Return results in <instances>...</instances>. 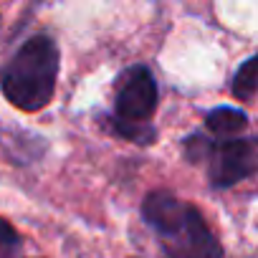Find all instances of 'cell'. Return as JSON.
<instances>
[{
  "instance_id": "6da1fadb",
  "label": "cell",
  "mask_w": 258,
  "mask_h": 258,
  "mask_svg": "<svg viewBox=\"0 0 258 258\" xmlns=\"http://www.w3.org/2000/svg\"><path fill=\"white\" fill-rule=\"evenodd\" d=\"M142 220L165 258H223V245L198 205L170 190H152L142 200Z\"/></svg>"
},
{
  "instance_id": "7a4b0ae2",
  "label": "cell",
  "mask_w": 258,
  "mask_h": 258,
  "mask_svg": "<svg viewBox=\"0 0 258 258\" xmlns=\"http://www.w3.org/2000/svg\"><path fill=\"white\" fill-rule=\"evenodd\" d=\"M58 61V43L48 33L31 36L6 66L0 91L21 111H41L56 94Z\"/></svg>"
},
{
  "instance_id": "3957f363",
  "label": "cell",
  "mask_w": 258,
  "mask_h": 258,
  "mask_svg": "<svg viewBox=\"0 0 258 258\" xmlns=\"http://www.w3.org/2000/svg\"><path fill=\"white\" fill-rule=\"evenodd\" d=\"M160 91L152 71L142 63L124 69L114 84V119L119 124H150L157 111Z\"/></svg>"
},
{
  "instance_id": "277c9868",
  "label": "cell",
  "mask_w": 258,
  "mask_h": 258,
  "mask_svg": "<svg viewBox=\"0 0 258 258\" xmlns=\"http://www.w3.org/2000/svg\"><path fill=\"white\" fill-rule=\"evenodd\" d=\"M208 180L215 190L235 187L238 182L248 180L258 167V147L253 137H228V140H210L208 142Z\"/></svg>"
},
{
  "instance_id": "5b68a950",
  "label": "cell",
  "mask_w": 258,
  "mask_h": 258,
  "mask_svg": "<svg viewBox=\"0 0 258 258\" xmlns=\"http://www.w3.org/2000/svg\"><path fill=\"white\" fill-rule=\"evenodd\" d=\"M205 126L215 140H228V137H240L248 129V114L235 109V106H218L208 111Z\"/></svg>"
},
{
  "instance_id": "8992f818",
  "label": "cell",
  "mask_w": 258,
  "mask_h": 258,
  "mask_svg": "<svg viewBox=\"0 0 258 258\" xmlns=\"http://www.w3.org/2000/svg\"><path fill=\"white\" fill-rule=\"evenodd\" d=\"M255 66H258V58H255V56H248V58L238 66V71H235V76H233V84H230V91H233V96H235L238 101H253L255 86H258Z\"/></svg>"
},
{
  "instance_id": "52a82bcc",
  "label": "cell",
  "mask_w": 258,
  "mask_h": 258,
  "mask_svg": "<svg viewBox=\"0 0 258 258\" xmlns=\"http://www.w3.org/2000/svg\"><path fill=\"white\" fill-rule=\"evenodd\" d=\"M0 258H26L23 238L16 230V225L6 218H0Z\"/></svg>"
}]
</instances>
